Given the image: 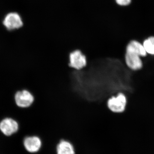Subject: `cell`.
<instances>
[{
	"mask_svg": "<svg viewBox=\"0 0 154 154\" xmlns=\"http://www.w3.org/2000/svg\"><path fill=\"white\" fill-rule=\"evenodd\" d=\"M87 64V57L81 50L75 49L70 53L69 66L70 67L80 70L85 68Z\"/></svg>",
	"mask_w": 154,
	"mask_h": 154,
	"instance_id": "obj_2",
	"label": "cell"
},
{
	"mask_svg": "<svg viewBox=\"0 0 154 154\" xmlns=\"http://www.w3.org/2000/svg\"><path fill=\"white\" fill-rule=\"evenodd\" d=\"M125 62L128 68L134 71L140 70L143 67L141 57L134 53L125 51Z\"/></svg>",
	"mask_w": 154,
	"mask_h": 154,
	"instance_id": "obj_5",
	"label": "cell"
},
{
	"mask_svg": "<svg viewBox=\"0 0 154 154\" xmlns=\"http://www.w3.org/2000/svg\"><path fill=\"white\" fill-rule=\"evenodd\" d=\"M127 105V96L122 92H119L116 96H111L107 101V107L114 113H124L126 110Z\"/></svg>",
	"mask_w": 154,
	"mask_h": 154,
	"instance_id": "obj_1",
	"label": "cell"
},
{
	"mask_svg": "<svg viewBox=\"0 0 154 154\" xmlns=\"http://www.w3.org/2000/svg\"><path fill=\"white\" fill-rule=\"evenodd\" d=\"M57 154H75L73 146L70 142L62 140L57 146Z\"/></svg>",
	"mask_w": 154,
	"mask_h": 154,
	"instance_id": "obj_9",
	"label": "cell"
},
{
	"mask_svg": "<svg viewBox=\"0 0 154 154\" xmlns=\"http://www.w3.org/2000/svg\"><path fill=\"white\" fill-rule=\"evenodd\" d=\"M19 128L18 122L11 118L5 119L0 122V131L6 136H11L17 133Z\"/></svg>",
	"mask_w": 154,
	"mask_h": 154,
	"instance_id": "obj_6",
	"label": "cell"
},
{
	"mask_svg": "<svg viewBox=\"0 0 154 154\" xmlns=\"http://www.w3.org/2000/svg\"><path fill=\"white\" fill-rule=\"evenodd\" d=\"M42 145L41 138L37 135L28 136L24 138L23 145L26 151L30 153L37 152Z\"/></svg>",
	"mask_w": 154,
	"mask_h": 154,
	"instance_id": "obj_4",
	"label": "cell"
},
{
	"mask_svg": "<svg viewBox=\"0 0 154 154\" xmlns=\"http://www.w3.org/2000/svg\"><path fill=\"white\" fill-rule=\"evenodd\" d=\"M116 4L121 6L129 5L131 3V0H115Z\"/></svg>",
	"mask_w": 154,
	"mask_h": 154,
	"instance_id": "obj_11",
	"label": "cell"
},
{
	"mask_svg": "<svg viewBox=\"0 0 154 154\" xmlns=\"http://www.w3.org/2000/svg\"><path fill=\"white\" fill-rule=\"evenodd\" d=\"M143 45L147 54L154 55V36H151L145 39Z\"/></svg>",
	"mask_w": 154,
	"mask_h": 154,
	"instance_id": "obj_10",
	"label": "cell"
},
{
	"mask_svg": "<svg viewBox=\"0 0 154 154\" xmlns=\"http://www.w3.org/2000/svg\"><path fill=\"white\" fill-rule=\"evenodd\" d=\"M6 28L9 30L18 29L23 25L22 19L17 13H10L7 15L3 22Z\"/></svg>",
	"mask_w": 154,
	"mask_h": 154,
	"instance_id": "obj_7",
	"label": "cell"
},
{
	"mask_svg": "<svg viewBox=\"0 0 154 154\" xmlns=\"http://www.w3.org/2000/svg\"><path fill=\"white\" fill-rule=\"evenodd\" d=\"M15 102L17 106L22 108H27L32 105L34 102V96L28 90L18 91L15 96Z\"/></svg>",
	"mask_w": 154,
	"mask_h": 154,
	"instance_id": "obj_3",
	"label": "cell"
},
{
	"mask_svg": "<svg viewBox=\"0 0 154 154\" xmlns=\"http://www.w3.org/2000/svg\"><path fill=\"white\" fill-rule=\"evenodd\" d=\"M125 51L134 53L141 57H145L147 55L143 45L135 40L129 42L127 45Z\"/></svg>",
	"mask_w": 154,
	"mask_h": 154,
	"instance_id": "obj_8",
	"label": "cell"
}]
</instances>
